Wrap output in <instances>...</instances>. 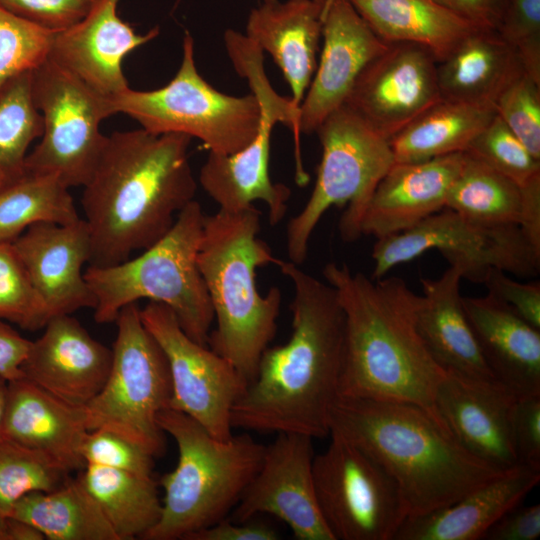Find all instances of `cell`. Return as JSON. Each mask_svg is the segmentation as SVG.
I'll return each mask as SVG.
<instances>
[{
	"mask_svg": "<svg viewBox=\"0 0 540 540\" xmlns=\"http://www.w3.org/2000/svg\"><path fill=\"white\" fill-rule=\"evenodd\" d=\"M191 139L142 128L107 136L81 197L89 265L123 262L170 230L197 189L188 155Z\"/></svg>",
	"mask_w": 540,
	"mask_h": 540,
	"instance_id": "cell-2",
	"label": "cell"
},
{
	"mask_svg": "<svg viewBox=\"0 0 540 540\" xmlns=\"http://www.w3.org/2000/svg\"><path fill=\"white\" fill-rule=\"evenodd\" d=\"M461 279L459 270L451 266L437 279H420L423 295L417 314L419 333L445 371L496 379L466 317L460 294Z\"/></svg>",
	"mask_w": 540,
	"mask_h": 540,
	"instance_id": "cell-28",
	"label": "cell"
},
{
	"mask_svg": "<svg viewBox=\"0 0 540 540\" xmlns=\"http://www.w3.org/2000/svg\"><path fill=\"white\" fill-rule=\"evenodd\" d=\"M55 33L0 6V89L12 77L34 70L49 58Z\"/></svg>",
	"mask_w": 540,
	"mask_h": 540,
	"instance_id": "cell-38",
	"label": "cell"
},
{
	"mask_svg": "<svg viewBox=\"0 0 540 540\" xmlns=\"http://www.w3.org/2000/svg\"><path fill=\"white\" fill-rule=\"evenodd\" d=\"M158 425L178 448L176 467L164 474L161 516L146 540H186L225 519L258 471L265 445L249 434L213 437L188 415L166 408Z\"/></svg>",
	"mask_w": 540,
	"mask_h": 540,
	"instance_id": "cell-6",
	"label": "cell"
},
{
	"mask_svg": "<svg viewBox=\"0 0 540 540\" xmlns=\"http://www.w3.org/2000/svg\"><path fill=\"white\" fill-rule=\"evenodd\" d=\"M13 245L24 263L42 305L45 324L53 317L93 308L95 296L83 271L91 257L84 219L30 226Z\"/></svg>",
	"mask_w": 540,
	"mask_h": 540,
	"instance_id": "cell-20",
	"label": "cell"
},
{
	"mask_svg": "<svg viewBox=\"0 0 540 540\" xmlns=\"http://www.w3.org/2000/svg\"><path fill=\"white\" fill-rule=\"evenodd\" d=\"M431 249L457 268L462 279L472 282L482 283L493 268L522 277L536 276L540 270V253L518 225L479 224L446 209L409 230L377 239L372 278H382Z\"/></svg>",
	"mask_w": 540,
	"mask_h": 540,
	"instance_id": "cell-12",
	"label": "cell"
},
{
	"mask_svg": "<svg viewBox=\"0 0 540 540\" xmlns=\"http://www.w3.org/2000/svg\"><path fill=\"white\" fill-rule=\"evenodd\" d=\"M115 322L108 377L83 407L86 427L113 431L155 457L164 448L158 414L169 408L172 393L168 363L144 326L137 303L122 308Z\"/></svg>",
	"mask_w": 540,
	"mask_h": 540,
	"instance_id": "cell-10",
	"label": "cell"
},
{
	"mask_svg": "<svg viewBox=\"0 0 540 540\" xmlns=\"http://www.w3.org/2000/svg\"><path fill=\"white\" fill-rule=\"evenodd\" d=\"M437 64L424 46L388 43L360 73L345 105L389 140L442 98Z\"/></svg>",
	"mask_w": 540,
	"mask_h": 540,
	"instance_id": "cell-17",
	"label": "cell"
},
{
	"mask_svg": "<svg viewBox=\"0 0 540 540\" xmlns=\"http://www.w3.org/2000/svg\"><path fill=\"white\" fill-rule=\"evenodd\" d=\"M10 177H8L1 169H0V190L2 189V187L5 185V183L7 182V180L9 179Z\"/></svg>",
	"mask_w": 540,
	"mask_h": 540,
	"instance_id": "cell-54",
	"label": "cell"
},
{
	"mask_svg": "<svg viewBox=\"0 0 540 540\" xmlns=\"http://www.w3.org/2000/svg\"><path fill=\"white\" fill-rule=\"evenodd\" d=\"M385 43L426 47L437 61L479 29L434 0H348Z\"/></svg>",
	"mask_w": 540,
	"mask_h": 540,
	"instance_id": "cell-30",
	"label": "cell"
},
{
	"mask_svg": "<svg viewBox=\"0 0 540 540\" xmlns=\"http://www.w3.org/2000/svg\"><path fill=\"white\" fill-rule=\"evenodd\" d=\"M279 535L268 524L254 521L235 522L222 519L217 523L199 530L186 540H277Z\"/></svg>",
	"mask_w": 540,
	"mask_h": 540,
	"instance_id": "cell-49",
	"label": "cell"
},
{
	"mask_svg": "<svg viewBox=\"0 0 540 540\" xmlns=\"http://www.w3.org/2000/svg\"><path fill=\"white\" fill-rule=\"evenodd\" d=\"M263 1H274V0H263ZM315 2H317L318 4H320L321 6H324L326 5V3L328 2V0H314Z\"/></svg>",
	"mask_w": 540,
	"mask_h": 540,
	"instance_id": "cell-55",
	"label": "cell"
},
{
	"mask_svg": "<svg viewBox=\"0 0 540 540\" xmlns=\"http://www.w3.org/2000/svg\"><path fill=\"white\" fill-rule=\"evenodd\" d=\"M322 16L314 0H274L263 1L247 19L245 35L272 56L299 106L317 67Z\"/></svg>",
	"mask_w": 540,
	"mask_h": 540,
	"instance_id": "cell-26",
	"label": "cell"
},
{
	"mask_svg": "<svg viewBox=\"0 0 540 540\" xmlns=\"http://www.w3.org/2000/svg\"><path fill=\"white\" fill-rule=\"evenodd\" d=\"M495 31L515 51L525 73L540 82V0H510Z\"/></svg>",
	"mask_w": 540,
	"mask_h": 540,
	"instance_id": "cell-42",
	"label": "cell"
},
{
	"mask_svg": "<svg viewBox=\"0 0 540 540\" xmlns=\"http://www.w3.org/2000/svg\"><path fill=\"white\" fill-rule=\"evenodd\" d=\"M57 177L24 169L0 190V243H13L30 226L80 219L74 200Z\"/></svg>",
	"mask_w": 540,
	"mask_h": 540,
	"instance_id": "cell-34",
	"label": "cell"
},
{
	"mask_svg": "<svg viewBox=\"0 0 540 540\" xmlns=\"http://www.w3.org/2000/svg\"><path fill=\"white\" fill-rule=\"evenodd\" d=\"M8 517L35 527L49 540H118L79 478H66L49 491L19 499Z\"/></svg>",
	"mask_w": 540,
	"mask_h": 540,
	"instance_id": "cell-32",
	"label": "cell"
},
{
	"mask_svg": "<svg viewBox=\"0 0 540 540\" xmlns=\"http://www.w3.org/2000/svg\"><path fill=\"white\" fill-rule=\"evenodd\" d=\"M462 302L494 377L517 396L540 394V330L489 294Z\"/></svg>",
	"mask_w": 540,
	"mask_h": 540,
	"instance_id": "cell-27",
	"label": "cell"
},
{
	"mask_svg": "<svg viewBox=\"0 0 540 540\" xmlns=\"http://www.w3.org/2000/svg\"><path fill=\"white\" fill-rule=\"evenodd\" d=\"M204 217L193 200L140 255L109 266L89 265L84 276L96 299L95 321L115 322L122 308L148 299L170 308L182 330L207 346L214 312L197 264Z\"/></svg>",
	"mask_w": 540,
	"mask_h": 540,
	"instance_id": "cell-7",
	"label": "cell"
},
{
	"mask_svg": "<svg viewBox=\"0 0 540 540\" xmlns=\"http://www.w3.org/2000/svg\"><path fill=\"white\" fill-rule=\"evenodd\" d=\"M260 214L252 206L241 212L205 215L197 254L216 321L208 345L248 384L275 336L282 300L278 287L265 295L257 288V269L278 261L258 237Z\"/></svg>",
	"mask_w": 540,
	"mask_h": 540,
	"instance_id": "cell-5",
	"label": "cell"
},
{
	"mask_svg": "<svg viewBox=\"0 0 540 540\" xmlns=\"http://www.w3.org/2000/svg\"><path fill=\"white\" fill-rule=\"evenodd\" d=\"M331 430L388 472L409 515L448 506L506 471L468 452L444 424L411 403L339 396Z\"/></svg>",
	"mask_w": 540,
	"mask_h": 540,
	"instance_id": "cell-4",
	"label": "cell"
},
{
	"mask_svg": "<svg viewBox=\"0 0 540 540\" xmlns=\"http://www.w3.org/2000/svg\"><path fill=\"white\" fill-rule=\"evenodd\" d=\"M495 114L493 107L441 98L389 139L394 162L464 153Z\"/></svg>",
	"mask_w": 540,
	"mask_h": 540,
	"instance_id": "cell-31",
	"label": "cell"
},
{
	"mask_svg": "<svg viewBox=\"0 0 540 540\" xmlns=\"http://www.w3.org/2000/svg\"><path fill=\"white\" fill-rule=\"evenodd\" d=\"M517 395L496 379L446 371L438 386V416L471 454L505 471L518 464L511 434Z\"/></svg>",
	"mask_w": 540,
	"mask_h": 540,
	"instance_id": "cell-19",
	"label": "cell"
},
{
	"mask_svg": "<svg viewBox=\"0 0 540 540\" xmlns=\"http://www.w3.org/2000/svg\"><path fill=\"white\" fill-rule=\"evenodd\" d=\"M8 381L0 376V442L4 440V421L7 406Z\"/></svg>",
	"mask_w": 540,
	"mask_h": 540,
	"instance_id": "cell-52",
	"label": "cell"
},
{
	"mask_svg": "<svg viewBox=\"0 0 540 540\" xmlns=\"http://www.w3.org/2000/svg\"><path fill=\"white\" fill-rule=\"evenodd\" d=\"M260 107V125L255 138L242 150L232 154L209 152L200 169L199 183L203 190L225 212H241L262 201L268 208L271 225L286 214L291 190L273 183L269 175L271 136L280 122L294 134L295 153L300 152L299 105L279 95L265 73L261 60L246 62L240 71Z\"/></svg>",
	"mask_w": 540,
	"mask_h": 540,
	"instance_id": "cell-14",
	"label": "cell"
},
{
	"mask_svg": "<svg viewBox=\"0 0 540 540\" xmlns=\"http://www.w3.org/2000/svg\"><path fill=\"white\" fill-rule=\"evenodd\" d=\"M0 319L30 331L45 326L41 302L13 243H0Z\"/></svg>",
	"mask_w": 540,
	"mask_h": 540,
	"instance_id": "cell-40",
	"label": "cell"
},
{
	"mask_svg": "<svg viewBox=\"0 0 540 540\" xmlns=\"http://www.w3.org/2000/svg\"><path fill=\"white\" fill-rule=\"evenodd\" d=\"M521 186L523 204L518 226L535 251L540 253V174Z\"/></svg>",
	"mask_w": 540,
	"mask_h": 540,
	"instance_id": "cell-51",
	"label": "cell"
},
{
	"mask_svg": "<svg viewBox=\"0 0 540 540\" xmlns=\"http://www.w3.org/2000/svg\"><path fill=\"white\" fill-rule=\"evenodd\" d=\"M488 294L503 302L519 317L540 330V283H522L493 268L482 282Z\"/></svg>",
	"mask_w": 540,
	"mask_h": 540,
	"instance_id": "cell-45",
	"label": "cell"
},
{
	"mask_svg": "<svg viewBox=\"0 0 540 540\" xmlns=\"http://www.w3.org/2000/svg\"><path fill=\"white\" fill-rule=\"evenodd\" d=\"M540 481V469L518 463L456 502L408 515L394 540H477L502 515L522 504Z\"/></svg>",
	"mask_w": 540,
	"mask_h": 540,
	"instance_id": "cell-25",
	"label": "cell"
},
{
	"mask_svg": "<svg viewBox=\"0 0 540 540\" xmlns=\"http://www.w3.org/2000/svg\"><path fill=\"white\" fill-rule=\"evenodd\" d=\"M314 456L313 476L322 517L334 540H394L409 515L388 472L341 433Z\"/></svg>",
	"mask_w": 540,
	"mask_h": 540,
	"instance_id": "cell-13",
	"label": "cell"
},
{
	"mask_svg": "<svg viewBox=\"0 0 540 540\" xmlns=\"http://www.w3.org/2000/svg\"><path fill=\"white\" fill-rule=\"evenodd\" d=\"M314 456L311 436L278 433L232 510L233 521L271 514L287 524L298 540H334L316 497Z\"/></svg>",
	"mask_w": 540,
	"mask_h": 540,
	"instance_id": "cell-16",
	"label": "cell"
},
{
	"mask_svg": "<svg viewBox=\"0 0 540 540\" xmlns=\"http://www.w3.org/2000/svg\"><path fill=\"white\" fill-rule=\"evenodd\" d=\"M111 114L123 113L153 134L181 133L198 138L209 152L232 154L257 135L260 107L254 95L218 91L198 72L194 40L186 32L182 60L173 79L149 91L127 87L108 97Z\"/></svg>",
	"mask_w": 540,
	"mask_h": 540,
	"instance_id": "cell-9",
	"label": "cell"
},
{
	"mask_svg": "<svg viewBox=\"0 0 540 540\" xmlns=\"http://www.w3.org/2000/svg\"><path fill=\"white\" fill-rule=\"evenodd\" d=\"M80 453L85 465L152 476L154 456L138 444L107 429L88 430Z\"/></svg>",
	"mask_w": 540,
	"mask_h": 540,
	"instance_id": "cell-43",
	"label": "cell"
},
{
	"mask_svg": "<svg viewBox=\"0 0 540 540\" xmlns=\"http://www.w3.org/2000/svg\"><path fill=\"white\" fill-rule=\"evenodd\" d=\"M67 477L68 473L42 453L3 440L0 442V516L8 517L23 496L52 490Z\"/></svg>",
	"mask_w": 540,
	"mask_h": 540,
	"instance_id": "cell-37",
	"label": "cell"
},
{
	"mask_svg": "<svg viewBox=\"0 0 540 540\" xmlns=\"http://www.w3.org/2000/svg\"><path fill=\"white\" fill-rule=\"evenodd\" d=\"M479 29L496 30L510 0H434Z\"/></svg>",
	"mask_w": 540,
	"mask_h": 540,
	"instance_id": "cell-48",
	"label": "cell"
},
{
	"mask_svg": "<svg viewBox=\"0 0 540 540\" xmlns=\"http://www.w3.org/2000/svg\"><path fill=\"white\" fill-rule=\"evenodd\" d=\"M32 71L12 77L0 89V169L10 178L24 171L28 148L43 132Z\"/></svg>",
	"mask_w": 540,
	"mask_h": 540,
	"instance_id": "cell-36",
	"label": "cell"
},
{
	"mask_svg": "<svg viewBox=\"0 0 540 540\" xmlns=\"http://www.w3.org/2000/svg\"><path fill=\"white\" fill-rule=\"evenodd\" d=\"M464 153L520 185L540 174V160L497 114L474 137Z\"/></svg>",
	"mask_w": 540,
	"mask_h": 540,
	"instance_id": "cell-39",
	"label": "cell"
},
{
	"mask_svg": "<svg viewBox=\"0 0 540 540\" xmlns=\"http://www.w3.org/2000/svg\"><path fill=\"white\" fill-rule=\"evenodd\" d=\"M0 540H10V517L0 516Z\"/></svg>",
	"mask_w": 540,
	"mask_h": 540,
	"instance_id": "cell-53",
	"label": "cell"
},
{
	"mask_svg": "<svg viewBox=\"0 0 540 540\" xmlns=\"http://www.w3.org/2000/svg\"><path fill=\"white\" fill-rule=\"evenodd\" d=\"M511 434L518 463L540 469V394L517 397Z\"/></svg>",
	"mask_w": 540,
	"mask_h": 540,
	"instance_id": "cell-46",
	"label": "cell"
},
{
	"mask_svg": "<svg viewBox=\"0 0 540 540\" xmlns=\"http://www.w3.org/2000/svg\"><path fill=\"white\" fill-rule=\"evenodd\" d=\"M78 478L118 540L143 539L160 519L162 501L152 476L85 465Z\"/></svg>",
	"mask_w": 540,
	"mask_h": 540,
	"instance_id": "cell-33",
	"label": "cell"
},
{
	"mask_svg": "<svg viewBox=\"0 0 540 540\" xmlns=\"http://www.w3.org/2000/svg\"><path fill=\"white\" fill-rule=\"evenodd\" d=\"M32 95L42 115L43 132L27 154L24 169L53 175L69 188L83 187L106 142L100 124L112 116L108 96L51 58L32 71Z\"/></svg>",
	"mask_w": 540,
	"mask_h": 540,
	"instance_id": "cell-11",
	"label": "cell"
},
{
	"mask_svg": "<svg viewBox=\"0 0 540 540\" xmlns=\"http://www.w3.org/2000/svg\"><path fill=\"white\" fill-rule=\"evenodd\" d=\"M140 315L168 363L169 408L188 415L217 439L232 437V410L248 382L229 361L192 340L164 304L148 302Z\"/></svg>",
	"mask_w": 540,
	"mask_h": 540,
	"instance_id": "cell-15",
	"label": "cell"
},
{
	"mask_svg": "<svg viewBox=\"0 0 540 540\" xmlns=\"http://www.w3.org/2000/svg\"><path fill=\"white\" fill-rule=\"evenodd\" d=\"M87 431L83 407L23 378L8 382L4 440L38 451L70 473L84 467L80 447Z\"/></svg>",
	"mask_w": 540,
	"mask_h": 540,
	"instance_id": "cell-24",
	"label": "cell"
},
{
	"mask_svg": "<svg viewBox=\"0 0 540 540\" xmlns=\"http://www.w3.org/2000/svg\"><path fill=\"white\" fill-rule=\"evenodd\" d=\"M540 536V505L512 508L484 533V540H535Z\"/></svg>",
	"mask_w": 540,
	"mask_h": 540,
	"instance_id": "cell-47",
	"label": "cell"
},
{
	"mask_svg": "<svg viewBox=\"0 0 540 540\" xmlns=\"http://www.w3.org/2000/svg\"><path fill=\"white\" fill-rule=\"evenodd\" d=\"M522 204L520 184L465 153L445 207L479 224L518 225Z\"/></svg>",
	"mask_w": 540,
	"mask_h": 540,
	"instance_id": "cell-35",
	"label": "cell"
},
{
	"mask_svg": "<svg viewBox=\"0 0 540 540\" xmlns=\"http://www.w3.org/2000/svg\"><path fill=\"white\" fill-rule=\"evenodd\" d=\"M31 341L0 319V376L8 382L21 378V365Z\"/></svg>",
	"mask_w": 540,
	"mask_h": 540,
	"instance_id": "cell-50",
	"label": "cell"
},
{
	"mask_svg": "<svg viewBox=\"0 0 540 540\" xmlns=\"http://www.w3.org/2000/svg\"><path fill=\"white\" fill-rule=\"evenodd\" d=\"M322 49L299 106L298 129L315 133L345 101L360 73L388 43L382 41L348 0H328L322 16Z\"/></svg>",
	"mask_w": 540,
	"mask_h": 540,
	"instance_id": "cell-18",
	"label": "cell"
},
{
	"mask_svg": "<svg viewBox=\"0 0 540 540\" xmlns=\"http://www.w3.org/2000/svg\"><path fill=\"white\" fill-rule=\"evenodd\" d=\"M120 0H97L75 25L56 32L51 45L53 61L96 92L112 96L127 87L124 58L159 35V27L138 34L117 13Z\"/></svg>",
	"mask_w": 540,
	"mask_h": 540,
	"instance_id": "cell-22",
	"label": "cell"
},
{
	"mask_svg": "<svg viewBox=\"0 0 540 540\" xmlns=\"http://www.w3.org/2000/svg\"><path fill=\"white\" fill-rule=\"evenodd\" d=\"M525 72L515 51L495 30L477 29L437 64L442 98L489 106Z\"/></svg>",
	"mask_w": 540,
	"mask_h": 540,
	"instance_id": "cell-29",
	"label": "cell"
},
{
	"mask_svg": "<svg viewBox=\"0 0 540 540\" xmlns=\"http://www.w3.org/2000/svg\"><path fill=\"white\" fill-rule=\"evenodd\" d=\"M322 157L313 191L303 209L286 228L289 261L301 265L312 233L332 206L347 205L339 221L340 236L360 238V220L379 180L394 164L389 140L360 115L342 105L316 129Z\"/></svg>",
	"mask_w": 540,
	"mask_h": 540,
	"instance_id": "cell-8",
	"label": "cell"
},
{
	"mask_svg": "<svg viewBox=\"0 0 540 540\" xmlns=\"http://www.w3.org/2000/svg\"><path fill=\"white\" fill-rule=\"evenodd\" d=\"M496 114L540 160V82L522 72L500 93Z\"/></svg>",
	"mask_w": 540,
	"mask_h": 540,
	"instance_id": "cell-41",
	"label": "cell"
},
{
	"mask_svg": "<svg viewBox=\"0 0 540 540\" xmlns=\"http://www.w3.org/2000/svg\"><path fill=\"white\" fill-rule=\"evenodd\" d=\"M97 0H0V6L44 29L59 32L81 21Z\"/></svg>",
	"mask_w": 540,
	"mask_h": 540,
	"instance_id": "cell-44",
	"label": "cell"
},
{
	"mask_svg": "<svg viewBox=\"0 0 540 540\" xmlns=\"http://www.w3.org/2000/svg\"><path fill=\"white\" fill-rule=\"evenodd\" d=\"M31 341L21 378L70 405L84 407L103 387L112 349L94 339L71 315L51 318Z\"/></svg>",
	"mask_w": 540,
	"mask_h": 540,
	"instance_id": "cell-21",
	"label": "cell"
},
{
	"mask_svg": "<svg viewBox=\"0 0 540 540\" xmlns=\"http://www.w3.org/2000/svg\"><path fill=\"white\" fill-rule=\"evenodd\" d=\"M464 161L465 153H454L418 162H394L365 207L361 236L381 239L398 234L443 210Z\"/></svg>",
	"mask_w": 540,
	"mask_h": 540,
	"instance_id": "cell-23",
	"label": "cell"
},
{
	"mask_svg": "<svg viewBox=\"0 0 540 540\" xmlns=\"http://www.w3.org/2000/svg\"><path fill=\"white\" fill-rule=\"evenodd\" d=\"M322 274L345 316L339 396L415 404L444 424L435 396L446 371L417 327L421 295L400 277L368 278L346 264L327 263Z\"/></svg>",
	"mask_w": 540,
	"mask_h": 540,
	"instance_id": "cell-3",
	"label": "cell"
},
{
	"mask_svg": "<svg viewBox=\"0 0 540 540\" xmlns=\"http://www.w3.org/2000/svg\"><path fill=\"white\" fill-rule=\"evenodd\" d=\"M276 266L293 286L291 336L263 352L254 379L233 407L232 427L325 437L339 397L344 311L330 284L291 261L278 259Z\"/></svg>",
	"mask_w": 540,
	"mask_h": 540,
	"instance_id": "cell-1",
	"label": "cell"
}]
</instances>
